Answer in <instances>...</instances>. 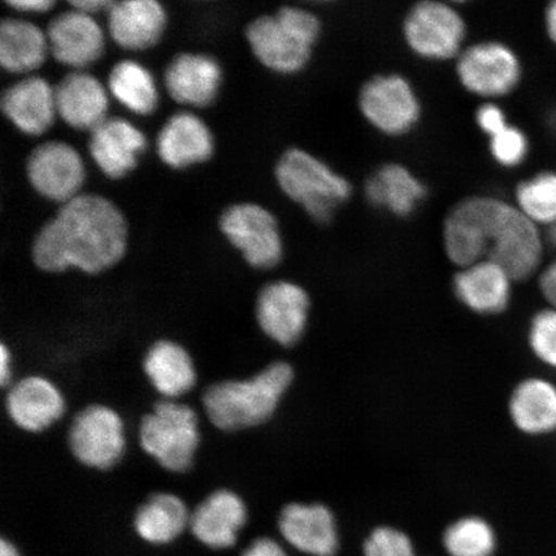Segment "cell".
<instances>
[{
	"instance_id": "1",
	"label": "cell",
	"mask_w": 556,
	"mask_h": 556,
	"mask_svg": "<svg viewBox=\"0 0 556 556\" xmlns=\"http://www.w3.org/2000/svg\"><path fill=\"white\" fill-rule=\"evenodd\" d=\"M125 248L127 224L119 208L99 194H78L40 229L31 255L48 274L76 268L97 275L114 267Z\"/></svg>"
},
{
	"instance_id": "2",
	"label": "cell",
	"mask_w": 556,
	"mask_h": 556,
	"mask_svg": "<svg viewBox=\"0 0 556 556\" xmlns=\"http://www.w3.org/2000/svg\"><path fill=\"white\" fill-rule=\"evenodd\" d=\"M293 380L289 364L275 363L253 378L215 382L205 389L201 402L215 428L239 432L269 420Z\"/></svg>"
},
{
	"instance_id": "3",
	"label": "cell",
	"mask_w": 556,
	"mask_h": 556,
	"mask_svg": "<svg viewBox=\"0 0 556 556\" xmlns=\"http://www.w3.org/2000/svg\"><path fill=\"white\" fill-rule=\"evenodd\" d=\"M323 34L315 13L301 7H282L247 27V38L261 64L278 74H296L307 67Z\"/></svg>"
},
{
	"instance_id": "4",
	"label": "cell",
	"mask_w": 556,
	"mask_h": 556,
	"mask_svg": "<svg viewBox=\"0 0 556 556\" xmlns=\"http://www.w3.org/2000/svg\"><path fill=\"white\" fill-rule=\"evenodd\" d=\"M276 179L281 191L319 226L330 225L338 208L352 198L350 180L302 149L283 152L276 165Z\"/></svg>"
},
{
	"instance_id": "5",
	"label": "cell",
	"mask_w": 556,
	"mask_h": 556,
	"mask_svg": "<svg viewBox=\"0 0 556 556\" xmlns=\"http://www.w3.org/2000/svg\"><path fill=\"white\" fill-rule=\"evenodd\" d=\"M509 205L493 197H470L452 207L443 224L448 260L460 268L489 260Z\"/></svg>"
},
{
	"instance_id": "6",
	"label": "cell",
	"mask_w": 556,
	"mask_h": 556,
	"mask_svg": "<svg viewBox=\"0 0 556 556\" xmlns=\"http://www.w3.org/2000/svg\"><path fill=\"white\" fill-rule=\"evenodd\" d=\"M138 438L160 467L185 472L192 467L200 444L198 414L186 403L164 400L143 416Z\"/></svg>"
},
{
	"instance_id": "7",
	"label": "cell",
	"mask_w": 556,
	"mask_h": 556,
	"mask_svg": "<svg viewBox=\"0 0 556 556\" xmlns=\"http://www.w3.org/2000/svg\"><path fill=\"white\" fill-rule=\"evenodd\" d=\"M467 24L454 7L427 0L416 3L403 21V38L420 59L448 61L464 51Z\"/></svg>"
},
{
	"instance_id": "8",
	"label": "cell",
	"mask_w": 556,
	"mask_h": 556,
	"mask_svg": "<svg viewBox=\"0 0 556 556\" xmlns=\"http://www.w3.org/2000/svg\"><path fill=\"white\" fill-rule=\"evenodd\" d=\"M358 108L371 127L389 137L408 135L421 117L419 97L412 83L400 74L368 79L359 90Z\"/></svg>"
},
{
	"instance_id": "9",
	"label": "cell",
	"mask_w": 556,
	"mask_h": 556,
	"mask_svg": "<svg viewBox=\"0 0 556 556\" xmlns=\"http://www.w3.org/2000/svg\"><path fill=\"white\" fill-rule=\"evenodd\" d=\"M67 443L85 467L100 471L114 468L127 446L122 416L104 405L83 408L70 426Z\"/></svg>"
},
{
	"instance_id": "10",
	"label": "cell",
	"mask_w": 556,
	"mask_h": 556,
	"mask_svg": "<svg viewBox=\"0 0 556 556\" xmlns=\"http://www.w3.org/2000/svg\"><path fill=\"white\" fill-rule=\"evenodd\" d=\"M456 74L469 93L492 100L513 93L523 70L510 47L490 40L464 48L456 59Z\"/></svg>"
},
{
	"instance_id": "11",
	"label": "cell",
	"mask_w": 556,
	"mask_h": 556,
	"mask_svg": "<svg viewBox=\"0 0 556 556\" xmlns=\"http://www.w3.org/2000/svg\"><path fill=\"white\" fill-rule=\"evenodd\" d=\"M219 226L250 266L270 269L281 262L283 243L280 228L267 208L256 204L229 206L222 214Z\"/></svg>"
},
{
	"instance_id": "12",
	"label": "cell",
	"mask_w": 556,
	"mask_h": 556,
	"mask_svg": "<svg viewBox=\"0 0 556 556\" xmlns=\"http://www.w3.org/2000/svg\"><path fill=\"white\" fill-rule=\"evenodd\" d=\"M311 301L302 287L290 281L266 285L256 299V323L266 336L282 346H291L307 329Z\"/></svg>"
},
{
	"instance_id": "13",
	"label": "cell",
	"mask_w": 556,
	"mask_h": 556,
	"mask_svg": "<svg viewBox=\"0 0 556 556\" xmlns=\"http://www.w3.org/2000/svg\"><path fill=\"white\" fill-rule=\"evenodd\" d=\"M26 173L35 191L62 204L78 197L85 182V165L78 152L64 142H46L34 149Z\"/></svg>"
},
{
	"instance_id": "14",
	"label": "cell",
	"mask_w": 556,
	"mask_h": 556,
	"mask_svg": "<svg viewBox=\"0 0 556 556\" xmlns=\"http://www.w3.org/2000/svg\"><path fill=\"white\" fill-rule=\"evenodd\" d=\"M66 402L50 379L30 375L12 382L5 394V412L17 428L41 433L64 416Z\"/></svg>"
},
{
	"instance_id": "15",
	"label": "cell",
	"mask_w": 556,
	"mask_h": 556,
	"mask_svg": "<svg viewBox=\"0 0 556 556\" xmlns=\"http://www.w3.org/2000/svg\"><path fill=\"white\" fill-rule=\"evenodd\" d=\"M281 536L295 551L309 556H336L339 531L336 517L323 504L294 503L278 517Z\"/></svg>"
},
{
	"instance_id": "16",
	"label": "cell",
	"mask_w": 556,
	"mask_h": 556,
	"mask_svg": "<svg viewBox=\"0 0 556 556\" xmlns=\"http://www.w3.org/2000/svg\"><path fill=\"white\" fill-rule=\"evenodd\" d=\"M247 521L248 507L238 493L217 490L191 513L189 528L200 544L213 551H226L238 542Z\"/></svg>"
},
{
	"instance_id": "17",
	"label": "cell",
	"mask_w": 556,
	"mask_h": 556,
	"mask_svg": "<svg viewBox=\"0 0 556 556\" xmlns=\"http://www.w3.org/2000/svg\"><path fill=\"white\" fill-rule=\"evenodd\" d=\"M48 48L62 65L85 68L100 60L104 38L92 16L72 10L60 13L47 27Z\"/></svg>"
},
{
	"instance_id": "18",
	"label": "cell",
	"mask_w": 556,
	"mask_h": 556,
	"mask_svg": "<svg viewBox=\"0 0 556 556\" xmlns=\"http://www.w3.org/2000/svg\"><path fill=\"white\" fill-rule=\"evenodd\" d=\"M513 278L495 262L484 260L462 268L454 278L455 294L465 307L479 315H498L509 307Z\"/></svg>"
},
{
	"instance_id": "19",
	"label": "cell",
	"mask_w": 556,
	"mask_h": 556,
	"mask_svg": "<svg viewBox=\"0 0 556 556\" xmlns=\"http://www.w3.org/2000/svg\"><path fill=\"white\" fill-rule=\"evenodd\" d=\"M90 156L109 178H122L136 168L137 157L146 148V138L134 124L110 117L90 131Z\"/></svg>"
},
{
	"instance_id": "20",
	"label": "cell",
	"mask_w": 556,
	"mask_h": 556,
	"mask_svg": "<svg viewBox=\"0 0 556 556\" xmlns=\"http://www.w3.org/2000/svg\"><path fill=\"white\" fill-rule=\"evenodd\" d=\"M55 114L70 127L92 131L106 119L109 100L94 76L75 72L53 89Z\"/></svg>"
},
{
	"instance_id": "21",
	"label": "cell",
	"mask_w": 556,
	"mask_h": 556,
	"mask_svg": "<svg viewBox=\"0 0 556 556\" xmlns=\"http://www.w3.org/2000/svg\"><path fill=\"white\" fill-rule=\"evenodd\" d=\"M166 13L156 0L114 2L108 11L111 38L129 51H142L162 38Z\"/></svg>"
},
{
	"instance_id": "22",
	"label": "cell",
	"mask_w": 556,
	"mask_h": 556,
	"mask_svg": "<svg viewBox=\"0 0 556 556\" xmlns=\"http://www.w3.org/2000/svg\"><path fill=\"white\" fill-rule=\"evenodd\" d=\"M222 72L218 62L205 54L182 53L166 67L164 81L174 101L205 108L218 93Z\"/></svg>"
},
{
	"instance_id": "23",
	"label": "cell",
	"mask_w": 556,
	"mask_h": 556,
	"mask_svg": "<svg viewBox=\"0 0 556 556\" xmlns=\"http://www.w3.org/2000/svg\"><path fill=\"white\" fill-rule=\"evenodd\" d=\"M427 197V186L402 164L382 165L365 182L368 204L400 218L413 215Z\"/></svg>"
},
{
	"instance_id": "24",
	"label": "cell",
	"mask_w": 556,
	"mask_h": 556,
	"mask_svg": "<svg viewBox=\"0 0 556 556\" xmlns=\"http://www.w3.org/2000/svg\"><path fill=\"white\" fill-rule=\"evenodd\" d=\"M514 427L530 437L556 433V382L544 377L518 382L509 400Z\"/></svg>"
},
{
	"instance_id": "25",
	"label": "cell",
	"mask_w": 556,
	"mask_h": 556,
	"mask_svg": "<svg viewBox=\"0 0 556 556\" xmlns=\"http://www.w3.org/2000/svg\"><path fill=\"white\" fill-rule=\"evenodd\" d=\"M143 371L152 388L168 401L191 392L198 380L189 351L168 339L159 340L149 348L143 358Z\"/></svg>"
},
{
	"instance_id": "26",
	"label": "cell",
	"mask_w": 556,
	"mask_h": 556,
	"mask_svg": "<svg viewBox=\"0 0 556 556\" xmlns=\"http://www.w3.org/2000/svg\"><path fill=\"white\" fill-rule=\"evenodd\" d=\"M0 108L18 130L29 136L43 135L55 114L53 89L43 78L30 76L4 90Z\"/></svg>"
},
{
	"instance_id": "27",
	"label": "cell",
	"mask_w": 556,
	"mask_h": 556,
	"mask_svg": "<svg viewBox=\"0 0 556 556\" xmlns=\"http://www.w3.org/2000/svg\"><path fill=\"white\" fill-rule=\"evenodd\" d=\"M213 148L211 130L190 113L169 117L157 137L160 159L176 169L206 162L213 154Z\"/></svg>"
},
{
	"instance_id": "28",
	"label": "cell",
	"mask_w": 556,
	"mask_h": 556,
	"mask_svg": "<svg viewBox=\"0 0 556 556\" xmlns=\"http://www.w3.org/2000/svg\"><path fill=\"white\" fill-rule=\"evenodd\" d=\"M191 513L184 500L169 492L151 495L138 507L134 526L137 536L150 545L165 546L190 527Z\"/></svg>"
},
{
	"instance_id": "29",
	"label": "cell",
	"mask_w": 556,
	"mask_h": 556,
	"mask_svg": "<svg viewBox=\"0 0 556 556\" xmlns=\"http://www.w3.org/2000/svg\"><path fill=\"white\" fill-rule=\"evenodd\" d=\"M47 35L29 21L4 18L0 24V65L7 72L25 74L43 65Z\"/></svg>"
},
{
	"instance_id": "30",
	"label": "cell",
	"mask_w": 556,
	"mask_h": 556,
	"mask_svg": "<svg viewBox=\"0 0 556 556\" xmlns=\"http://www.w3.org/2000/svg\"><path fill=\"white\" fill-rule=\"evenodd\" d=\"M109 88L115 99L138 115L156 109L157 90L148 68L135 61H121L109 75Z\"/></svg>"
},
{
	"instance_id": "31",
	"label": "cell",
	"mask_w": 556,
	"mask_h": 556,
	"mask_svg": "<svg viewBox=\"0 0 556 556\" xmlns=\"http://www.w3.org/2000/svg\"><path fill=\"white\" fill-rule=\"evenodd\" d=\"M443 546L450 556H493L497 536L489 521L465 517L454 521L443 533Z\"/></svg>"
},
{
	"instance_id": "32",
	"label": "cell",
	"mask_w": 556,
	"mask_h": 556,
	"mask_svg": "<svg viewBox=\"0 0 556 556\" xmlns=\"http://www.w3.org/2000/svg\"><path fill=\"white\" fill-rule=\"evenodd\" d=\"M516 206L534 225L548 227L556 222V173L542 172L517 186Z\"/></svg>"
},
{
	"instance_id": "33",
	"label": "cell",
	"mask_w": 556,
	"mask_h": 556,
	"mask_svg": "<svg viewBox=\"0 0 556 556\" xmlns=\"http://www.w3.org/2000/svg\"><path fill=\"white\" fill-rule=\"evenodd\" d=\"M533 357L556 372V309L547 307L534 313L527 331Z\"/></svg>"
},
{
	"instance_id": "34",
	"label": "cell",
	"mask_w": 556,
	"mask_h": 556,
	"mask_svg": "<svg viewBox=\"0 0 556 556\" xmlns=\"http://www.w3.org/2000/svg\"><path fill=\"white\" fill-rule=\"evenodd\" d=\"M490 151L493 160L504 168H517L525 163L530 151V142L523 130L513 125L490 138Z\"/></svg>"
},
{
	"instance_id": "35",
	"label": "cell",
	"mask_w": 556,
	"mask_h": 556,
	"mask_svg": "<svg viewBox=\"0 0 556 556\" xmlns=\"http://www.w3.org/2000/svg\"><path fill=\"white\" fill-rule=\"evenodd\" d=\"M365 556H417L412 539L393 527H378L364 544Z\"/></svg>"
},
{
	"instance_id": "36",
	"label": "cell",
	"mask_w": 556,
	"mask_h": 556,
	"mask_svg": "<svg viewBox=\"0 0 556 556\" xmlns=\"http://www.w3.org/2000/svg\"><path fill=\"white\" fill-rule=\"evenodd\" d=\"M476 123L478 128L490 138L496 136L509 125L504 110L492 102L483 103L482 106L477 110Z\"/></svg>"
},
{
	"instance_id": "37",
	"label": "cell",
	"mask_w": 556,
	"mask_h": 556,
	"mask_svg": "<svg viewBox=\"0 0 556 556\" xmlns=\"http://www.w3.org/2000/svg\"><path fill=\"white\" fill-rule=\"evenodd\" d=\"M240 556H289L280 542L270 538H258L250 542Z\"/></svg>"
},
{
	"instance_id": "38",
	"label": "cell",
	"mask_w": 556,
	"mask_h": 556,
	"mask_svg": "<svg viewBox=\"0 0 556 556\" xmlns=\"http://www.w3.org/2000/svg\"><path fill=\"white\" fill-rule=\"evenodd\" d=\"M539 288L548 307L556 309V260L541 270Z\"/></svg>"
},
{
	"instance_id": "39",
	"label": "cell",
	"mask_w": 556,
	"mask_h": 556,
	"mask_svg": "<svg viewBox=\"0 0 556 556\" xmlns=\"http://www.w3.org/2000/svg\"><path fill=\"white\" fill-rule=\"evenodd\" d=\"M5 4L16 11L40 13L50 11L55 3L51 0H33V2L30 0H23V2L13 0V2H5Z\"/></svg>"
},
{
	"instance_id": "40",
	"label": "cell",
	"mask_w": 556,
	"mask_h": 556,
	"mask_svg": "<svg viewBox=\"0 0 556 556\" xmlns=\"http://www.w3.org/2000/svg\"><path fill=\"white\" fill-rule=\"evenodd\" d=\"M12 353L4 343L0 345V384L10 387L12 384Z\"/></svg>"
},
{
	"instance_id": "41",
	"label": "cell",
	"mask_w": 556,
	"mask_h": 556,
	"mask_svg": "<svg viewBox=\"0 0 556 556\" xmlns=\"http://www.w3.org/2000/svg\"><path fill=\"white\" fill-rule=\"evenodd\" d=\"M113 3L114 2H109V0H79V2H70L68 4L73 7V10L80 11L92 16L93 13L109 11Z\"/></svg>"
},
{
	"instance_id": "42",
	"label": "cell",
	"mask_w": 556,
	"mask_h": 556,
	"mask_svg": "<svg viewBox=\"0 0 556 556\" xmlns=\"http://www.w3.org/2000/svg\"><path fill=\"white\" fill-rule=\"evenodd\" d=\"M545 25L547 37L551 38L556 46V2L547 7L545 12Z\"/></svg>"
},
{
	"instance_id": "43",
	"label": "cell",
	"mask_w": 556,
	"mask_h": 556,
	"mask_svg": "<svg viewBox=\"0 0 556 556\" xmlns=\"http://www.w3.org/2000/svg\"><path fill=\"white\" fill-rule=\"evenodd\" d=\"M0 556H24L18 551L15 542H12L9 539L3 538L0 540Z\"/></svg>"
},
{
	"instance_id": "44",
	"label": "cell",
	"mask_w": 556,
	"mask_h": 556,
	"mask_svg": "<svg viewBox=\"0 0 556 556\" xmlns=\"http://www.w3.org/2000/svg\"><path fill=\"white\" fill-rule=\"evenodd\" d=\"M544 238H545L546 245L548 248L556 250V222H555V224L546 227Z\"/></svg>"
}]
</instances>
